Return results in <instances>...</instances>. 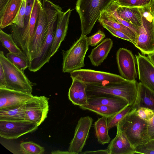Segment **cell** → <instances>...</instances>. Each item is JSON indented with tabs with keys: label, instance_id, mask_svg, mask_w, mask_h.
Instances as JSON below:
<instances>
[{
	"label": "cell",
	"instance_id": "cell-7",
	"mask_svg": "<svg viewBox=\"0 0 154 154\" xmlns=\"http://www.w3.org/2000/svg\"><path fill=\"white\" fill-rule=\"evenodd\" d=\"M89 45L88 37L81 35L68 50L63 52V72L70 73L85 66L84 59Z\"/></svg>",
	"mask_w": 154,
	"mask_h": 154
},
{
	"label": "cell",
	"instance_id": "cell-18",
	"mask_svg": "<svg viewBox=\"0 0 154 154\" xmlns=\"http://www.w3.org/2000/svg\"><path fill=\"white\" fill-rule=\"evenodd\" d=\"M115 137L109 144L107 149L109 154H133L135 153V147L130 143L124 134L117 126Z\"/></svg>",
	"mask_w": 154,
	"mask_h": 154
},
{
	"label": "cell",
	"instance_id": "cell-41",
	"mask_svg": "<svg viewBox=\"0 0 154 154\" xmlns=\"http://www.w3.org/2000/svg\"><path fill=\"white\" fill-rule=\"evenodd\" d=\"M6 82L4 71L0 64V88H5Z\"/></svg>",
	"mask_w": 154,
	"mask_h": 154
},
{
	"label": "cell",
	"instance_id": "cell-26",
	"mask_svg": "<svg viewBox=\"0 0 154 154\" xmlns=\"http://www.w3.org/2000/svg\"><path fill=\"white\" fill-rule=\"evenodd\" d=\"M25 104L0 109V120H25Z\"/></svg>",
	"mask_w": 154,
	"mask_h": 154
},
{
	"label": "cell",
	"instance_id": "cell-19",
	"mask_svg": "<svg viewBox=\"0 0 154 154\" xmlns=\"http://www.w3.org/2000/svg\"><path fill=\"white\" fill-rule=\"evenodd\" d=\"M23 0H9L0 11L1 29L14 24Z\"/></svg>",
	"mask_w": 154,
	"mask_h": 154
},
{
	"label": "cell",
	"instance_id": "cell-47",
	"mask_svg": "<svg viewBox=\"0 0 154 154\" xmlns=\"http://www.w3.org/2000/svg\"><path fill=\"white\" fill-rule=\"evenodd\" d=\"M150 6L151 10L154 13V0H151L150 4Z\"/></svg>",
	"mask_w": 154,
	"mask_h": 154
},
{
	"label": "cell",
	"instance_id": "cell-11",
	"mask_svg": "<svg viewBox=\"0 0 154 154\" xmlns=\"http://www.w3.org/2000/svg\"><path fill=\"white\" fill-rule=\"evenodd\" d=\"M38 126L26 120H0V136L8 140L16 139L35 131Z\"/></svg>",
	"mask_w": 154,
	"mask_h": 154
},
{
	"label": "cell",
	"instance_id": "cell-37",
	"mask_svg": "<svg viewBox=\"0 0 154 154\" xmlns=\"http://www.w3.org/2000/svg\"><path fill=\"white\" fill-rule=\"evenodd\" d=\"M136 112L139 116L146 121L151 119L154 115L153 111L146 108H140Z\"/></svg>",
	"mask_w": 154,
	"mask_h": 154
},
{
	"label": "cell",
	"instance_id": "cell-46",
	"mask_svg": "<svg viewBox=\"0 0 154 154\" xmlns=\"http://www.w3.org/2000/svg\"><path fill=\"white\" fill-rule=\"evenodd\" d=\"M9 0H0V11L2 10Z\"/></svg>",
	"mask_w": 154,
	"mask_h": 154
},
{
	"label": "cell",
	"instance_id": "cell-43",
	"mask_svg": "<svg viewBox=\"0 0 154 154\" xmlns=\"http://www.w3.org/2000/svg\"><path fill=\"white\" fill-rule=\"evenodd\" d=\"M144 144L148 148L154 150V139L150 140Z\"/></svg>",
	"mask_w": 154,
	"mask_h": 154
},
{
	"label": "cell",
	"instance_id": "cell-1",
	"mask_svg": "<svg viewBox=\"0 0 154 154\" xmlns=\"http://www.w3.org/2000/svg\"><path fill=\"white\" fill-rule=\"evenodd\" d=\"M42 8L46 14L48 25L46 38L41 47L38 56L29 62L28 69L35 72L47 63L51 57V49L57 23L58 14L62 8L50 0L45 1Z\"/></svg>",
	"mask_w": 154,
	"mask_h": 154
},
{
	"label": "cell",
	"instance_id": "cell-23",
	"mask_svg": "<svg viewBox=\"0 0 154 154\" xmlns=\"http://www.w3.org/2000/svg\"><path fill=\"white\" fill-rule=\"evenodd\" d=\"M144 107L154 112V92L140 82H138V92L136 101L133 104V109Z\"/></svg>",
	"mask_w": 154,
	"mask_h": 154
},
{
	"label": "cell",
	"instance_id": "cell-40",
	"mask_svg": "<svg viewBox=\"0 0 154 154\" xmlns=\"http://www.w3.org/2000/svg\"><path fill=\"white\" fill-rule=\"evenodd\" d=\"M147 131L150 140L154 139V115L150 120L147 121Z\"/></svg>",
	"mask_w": 154,
	"mask_h": 154
},
{
	"label": "cell",
	"instance_id": "cell-45",
	"mask_svg": "<svg viewBox=\"0 0 154 154\" xmlns=\"http://www.w3.org/2000/svg\"><path fill=\"white\" fill-rule=\"evenodd\" d=\"M51 154H71L68 151H62L60 150H54L52 151Z\"/></svg>",
	"mask_w": 154,
	"mask_h": 154
},
{
	"label": "cell",
	"instance_id": "cell-36",
	"mask_svg": "<svg viewBox=\"0 0 154 154\" xmlns=\"http://www.w3.org/2000/svg\"><path fill=\"white\" fill-rule=\"evenodd\" d=\"M103 27L106 29L113 35L124 40L133 43L131 39L127 35L120 31L115 29L111 27L104 24H101Z\"/></svg>",
	"mask_w": 154,
	"mask_h": 154
},
{
	"label": "cell",
	"instance_id": "cell-27",
	"mask_svg": "<svg viewBox=\"0 0 154 154\" xmlns=\"http://www.w3.org/2000/svg\"><path fill=\"white\" fill-rule=\"evenodd\" d=\"M94 127L98 142L103 145L109 143L110 138L108 134L107 118L102 116L99 118L94 122Z\"/></svg>",
	"mask_w": 154,
	"mask_h": 154
},
{
	"label": "cell",
	"instance_id": "cell-34",
	"mask_svg": "<svg viewBox=\"0 0 154 154\" xmlns=\"http://www.w3.org/2000/svg\"><path fill=\"white\" fill-rule=\"evenodd\" d=\"M26 12V0H23L14 24L18 27L23 29L25 27L24 20Z\"/></svg>",
	"mask_w": 154,
	"mask_h": 154
},
{
	"label": "cell",
	"instance_id": "cell-3",
	"mask_svg": "<svg viewBox=\"0 0 154 154\" xmlns=\"http://www.w3.org/2000/svg\"><path fill=\"white\" fill-rule=\"evenodd\" d=\"M138 82L136 80H125L121 82L105 85L87 84L88 98L109 95L123 98L129 104H134L138 92Z\"/></svg>",
	"mask_w": 154,
	"mask_h": 154
},
{
	"label": "cell",
	"instance_id": "cell-39",
	"mask_svg": "<svg viewBox=\"0 0 154 154\" xmlns=\"http://www.w3.org/2000/svg\"><path fill=\"white\" fill-rule=\"evenodd\" d=\"M135 153L154 154V150L148 148L144 144L139 145L135 147Z\"/></svg>",
	"mask_w": 154,
	"mask_h": 154
},
{
	"label": "cell",
	"instance_id": "cell-28",
	"mask_svg": "<svg viewBox=\"0 0 154 154\" xmlns=\"http://www.w3.org/2000/svg\"><path fill=\"white\" fill-rule=\"evenodd\" d=\"M80 108L84 110H88L107 118H109L119 111L113 107L104 105H93L88 104Z\"/></svg>",
	"mask_w": 154,
	"mask_h": 154
},
{
	"label": "cell",
	"instance_id": "cell-32",
	"mask_svg": "<svg viewBox=\"0 0 154 154\" xmlns=\"http://www.w3.org/2000/svg\"><path fill=\"white\" fill-rule=\"evenodd\" d=\"M6 57L19 68L24 71L29 66V60L23 54H18L10 52L7 54Z\"/></svg>",
	"mask_w": 154,
	"mask_h": 154
},
{
	"label": "cell",
	"instance_id": "cell-35",
	"mask_svg": "<svg viewBox=\"0 0 154 154\" xmlns=\"http://www.w3.org/2000/svg\"><path fill=\"white\" fill-rule=\"evenodd\" d=\"M105 37V33L99 30L95 34L88 38L89 45L95 46L101 42Z\"/></svg>",
	"mask_w": 154,
	"mask_h": 154
},
{
	"label": "cell",
	"instance_id": "cell-8",
	"mask_svg": "<svg viewBox=\"0 0 154 154\" xmlns=\"http://www.w3.org/2000/svg\"><path fill=\"white\" fill-rule=\"evenodd\" d=\"M70 75L72 79H76L87 84L105 85L126 80L116 74L91 69H81L70 72Z\"/></svg>",
	"mask_w": 154,
	"mask_h": 154
},
{
	"label": "cell",
	"instance_id": "cell-6",
	"mask_svg": "<svg viewBox=\"0 0 154 154\" xmlns=\"http://www.w3.org/2000/svg\"><path fill=\"white\" fill-rule=\"evenodd\" d=\"M40 0H35L27 25L23 29L14 24L11 25V35L16 44L29 60V46L37 22L40 6Z\"/></svg>",
	"mask_w": 154,
	"mask_h": 154
},
{
	"label": "cell",
	"instance_id": "cell-22",
	"mask_svg": "<svg viewBox=\"0 0 154 154\" xmlns=\"http://www.w3.org/2000/svg\"><path fill=\"white\" fill-rule=\"evenodd\" d=\"M90 105H104L113 107L120 111L129 104L124 98L117 96L106 95L88 98Z\"/></svg>",
	"mask_w": 154,
	"mask_h": 154
},
{
	"label": "cell",
	"instance_id": "cell-25",
	"mask_svg": "<svg viewBox=\"0 0 154 154\" xmlns=\"http://www.w3.org/2000/svg\"><path fill=\"white\" fill-rule=\"evenodd\" d=\"M98 20L101 24H106L125 33L131 39L133 44L134 45L136 44L137 36L135 33L128 28L113 19L104 11L102 13Z\"/></svg>",
	"mask_w": 154,
	"mask_h": 154
},
{
	"label": "cell",
	"instance_id": "cell-33",
	"mask_svg": "<svg viewBox=\"0 0 154 154\" xmlns=\"http://www.w3.org/2000/svg\"><path fill=\"white\" fill-rule=\"evenodd\" d=\"M115 1L121 6L140 8L149 5L151 0H115Z\"/></svg>",
	"mask_w": 154,
	"mask_h": 154
},
{
	"label": "cell",
	"instance_id": "cell-21",
	"mask_svg": "<svg viewBox=\"0 0 154 154\" xmlns=\"http://www.w3.org/2000/svg\"><path fill=\"white\" fill-rule=\"evenodd\" d=\"M113 45L112 39L107 38L92 49L88 56L92 65L98 66L107 58Z\"/></svg>",
	"mask_w": 154,
	"mask_h": 154
},
{
	"label": "cell",
	"instance_id": "cell-29",
	"mask_svg": "<svg viewBox=\"0 0 154 154\" xmlns=\"http://www.w3.org/2000/svg\"><path fill=\"white\" fill-rule=\"evenodd\" d=\"M0 40L2 46L9 52L18 54H23L15 42L11 34L7 33L1 29L0 30Z\"/></svg>",
	"mask_w": 154,
	"mask_h": 154
},
{
	"label": "cell",
	"instance_id": "cell-44",
	"mask_svg": "<svg viewBox=\"0 0 154 154\" xmlns=\"http://www.w3.org/2000/svg\"><path fill=\"white\" fill-rule=\"evenodd\" d=\"M147 57L150 61L154 66V51L148 54Z\"/></svg>",
	"mask_w": 154,
	"mask_h": 154
},
{
	"label": "cell",
	"instance_id": "cell-14",
	"mask_svg": "<svg viewBox=\"0 0 154 154\" xmlns=\"http://www.w3.org/2000/svg\"><path fill=\"white\" fill-rule=\"evenodd\" d=\"M116 59L120 76L126 80H136V62L132 52L125 48H120L117 52Z\"/></svg>",
	"mask_w": 154,
	"mask_h": 154
},
{
	"label": "cell",
	"instance_id": "cell-9",
	"mask_svg": "<svg viewBox=\"0 0 154 154\" xmlns=\"http://www.w3.org/2000/svg\"><path fill=\"white\" fill-rule=\"evenodd\" d=\"M49 107L48 98L34 96L25 104V120L39 126L47 118Z\"/></svg>",
	"mask_w": 154,
	"mask_h": 154
},
{
	"label": "cell",
	"instance_id": "cell-15",
	"mask_svg": "<svg viewBox=\"0 0 154 154\" xmlns=\"http://www.w3.org/2000/svg\"><path fill=\"white\" fill-rule=\"evenodd\" d=\"M34 96L32 93L0 88V109L25 104Z\"/></svg>",
	"mask_w": 154,
	"mask_h": 154
},
{
	"label": "cell",
	"instance_id": "cell-30",
	"mask_svg": "<svg viewBox=\"0 0 154 154\" xmlns=\"http://www.w3.org/2000/svg\"><path fill=\"white\" fill-rule=\"evenodd\" d=\"M133 104H129L112 116L107 118L109 130L114 127H117L120 121L133 110Z\"/></svg>",
	"mask_w": 154,
	"mask_h": 154
},
{
	"label": "cell",
	"instance_id": "cell-12",
	"mask_svg": "<svg viewBox=\"0 0 154 154\" xmlns=\"http://www.w3.org/2000/svg\"><path fill=\"white\" fill-rule=\"evenodd\" d=\"M142 18L134 46L143 54L148 55L154 51V17Z\"/></svg>",
	"mask_w": 154,
	"mask_h": 154
},
{
	"label": "cell",
	"instance_id": "cell-17",
	"mask_svg": "<svg viewBox=\"0 0 154 154\" xmlns=\"http://www.w3.org/2000/svg\"><path fill=\"white\" fill-rule=\"evenodd\" d=\"M72 11V10L70 8L65 12H63L62 9L59 11L52 47L51 57L57 52L65 38L68 29L70 17Z\"/></svg>",
	"mask_w": 154,
	"mask_h": 154
},
{
	"label": "cell",
	"instance_id": "cell-42",
	"mask_svg": "<svg viewBox=\"0 0 154 154\" xmlns=\"http://www.w3.org/2000/svg\"><path fill=\"white\" fill-rule=\"evenodd\" d=\"M81 153L83 154H109L107 149H99L93 151H85Z\"/></svg>",
	"mask_w": 154,
	"mask_h": 154
},
{
	"label": "cell",
	"instance_id": "cell-48",
	"mask_svg": "<svg viewBox=\"0 0 154 154\" xmlns=\"http://www.w3.org/2000/svg\"><path fill=\"white\" fill-rule=\"evenodd\" d=\"M40 0L41 1V0Z\"/></svg>",
	"mask_w": 154,
	"mask_h": 154
},
{
	"label": "cell",
	"instance_id": "cell-20",
	"mask_svg": "<svg viewBox=\"0 0 154 154\" xmlns=\"http://www.w3.org/2000/svg\"><path fill=\"white\" fill-rule=\"evenodd\" d=\"M72 82L69 89V100L74 105L79 106L88 104L87 84L75 79H72Z\"/></svg>",
	"mask_w": 154,
	"mask_h": 154
},
{
	"label": "cell",
	"instance_id": "cell-2",
	"mask_svg": "<svg viewBox=\"0 0 154 154\" xmlns=\"http://www.w3.org/2000/svg\"><path fill=\"white\" fill-rule=\"evenodd\" d=\"M115 0H77L75 9L79 15L81 34L91 32L102 13Z\"/></svg>",
	"mask_w": 154,
	"mask_h": 154
},
{
	"label": "cell",
	"instance_id": "cell-24",
	"mask_svg": "<svg viewBox=\"0 0 154 154\" xmlns=\"http://www.w3.org/2000/svg\"><path fill=\"white\" fill-rule=\"evenodd\" d=\"M116 11L119 17L122 19L138 27L141 26L142 18L139 8L122 6L118 4Z\"/></svg>",
	"mask_w": 154,
	"mask_h": 154
},
{
	"label": "cell",
	"instance_id": "cell-4",
	"mask_svg": "<svg viewBox=\"0 0 154 154\" xmlns=\"http://www.w3.org/2000/svg\"><path fill=\"white\" fill-rule=\"evenodd\" d=\"M133 109L119 122L117 126L134 147L150 140L147 121L139 116Z\"/></svg>",
	"mask_w": 154,
	"mask_h": 154
},
{
	"label": "cell",
	"instance_id": "cell-31",
	"mask_svg": "<svg viewBox=\"0 0 154 154\" xmlns=\"http://www.w3.org/2000/svg\"><path fill=\"white\" fill-rule=\"evenodd\" d=\"M20 150L24 154H42L45 152L44 148L31 141L23 142L20 145Z\"/></svg>",
	"mask_w": 154,
	"mask_h": 154
},
{
	"label": "cell",
	"instance_id": "cell-13",
	"mask_svg": "<svg viewBox=\"0 0 154 154\" xmlns=\"http://www.w3.org/2000/svg\"><path fill=\"white\" fill-rule=\"evenodd\" d=\"M93 121V119L89 116L82 117L78 121L68 148V151L72 154L81 153L88 137Z\"/></svg>",
	"mask_w": 154,
	"mask_h": 154
},
{
	"label": "cell",
	"instance_id": "cell-16",
	"mask_svg": "<svg viewBox=\"0 0 154 154\" xmlns=\"http://www.w3.org/2000/svg\"><path fill=\"white\" fill-rule=\"evenodd\" d=\"M135 57L140 82L154 92V66L143 54L138 53Z\"/></svg>",
	"mask_w": 154,
	"mask_h": 154
},
{
	"label": "cell",
	"instance_id": "cell-5",
	"mask_svg": "<svg viewBox=\"0 0 154 154\" xmlns=\"http://www.w3.org/2000/svg\"><path fill=\"white\" fill-rule=\"evenodd\" d=\"M0 64L5 76L6 88L32 93L34 83L31 82L22 70L0 52Z\"/></svg>",
	"mask_w": 154,
	"mask_h": 154
},
{
	"label": "cell",
	"instance_id": "cell-10",
	"mask_svg": "<svg viewBox=\"0 0 154 154\" xmlns=\"http://www.w3.org/2000/svg\"><path fill=\"white\" fill-rule=\"evenodd\" d=\"M48 25L46 16L40 6L38 18L33 35L29 46V62L38 57L46 37Z\"/></svg>",
	"mask_w": 154,
	"mask_h": 154
},
{
	"label": "cell",
	"instance_id": "cell-38",
	"mask_svg": "<svg viewBox=\"0 0 154 154\" xmlns=\"http://www.w3.org/2000/svg\"><path fill=\"white\" fill-rule=\"evenodd\" d=\"M35 0H26V12L24 20V27L28 23Z\"/></svg>",
	"mask_w": 154,
	"mask_h": 154
}]
</instances>
